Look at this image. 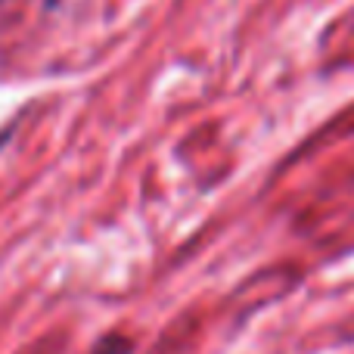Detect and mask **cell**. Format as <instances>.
<instances>
[{
	"instance_id": "1",
	"label": "cell",
	"mask_w": 354,
	"mask_h": 354,
	"mask_svg": "<svg viewBox=\"0 0 354 354\" xmlns=\"http://www.w3.org/2000/svg\"><path fill=\"white\" fill-rule=\"evenodd\" d=\"M93 354H134V345H131V339H124L122 333H112V336H106L103 342L93 348Z\"/></svg>"
}]
</instances>
